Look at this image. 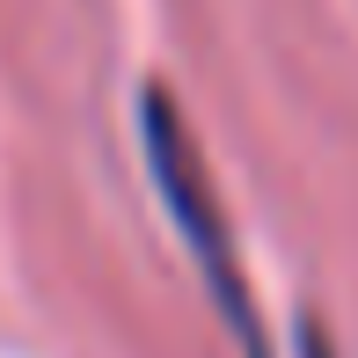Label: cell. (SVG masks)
I'll return each instance as SVG.
<instances>
[{
  "label": "cell",
  "instance_id": "1",
  "mask_svg": "<svg viewBox=\"0 0 358 358\" xmlns=\"http://www.w3.org/2000/svg\"><path fill=\"white\" fill-rule=\"evenodd\" d=\"M139 124H146L154 183H161V198H169V213L183 220L190 256H198V271H205V285H213L220 315L234 322V344L249 351V358H271L264 322H256V307H249V278H241L234 241H227V220H220V198L205 190L198 154H190V132H183V117H176V95H169V88H146V95H139Z\"/></svg>",
  "mask_w": 358,
  "mask_h": 358
}]
</instances>
